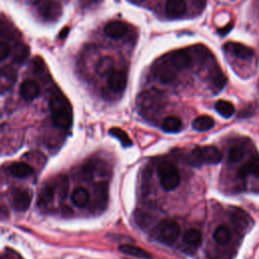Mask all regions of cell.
<instances>
[{"instance_id":"12","label":"cell","mask_w":259,"mask_h":259,"mask_svg":"<svg viewBox=\"0 0 259 259\" xmlns=\"http://www.w3.org/2000/svg\"><path fill=\"white\" fill-rule=\"evenodd\" d=\"M20 96L26 100H34L40 92L38 84L34 80H26L20 85Z\"/></svg>"},{"instance_id":"10","label":"cell","mask_w":259,"mask_h":259,"mask_svg":"<svg viewBox=\"0 0 259 259\" xmlns=\"http://www.w3.org/2000/svg\"><path fill=\"white\" fill-rule=\"evenodd\" d=\"M178 70L186 69L192 64V56L186 50H178L166 56Z\"/></svg>"},{"instance_id":"1","label":"cell","mask_w":259,"mask_h":259,"mask_svg":"<svg viewBox=\"0 0 259 259\" xmlns=\"http://www.w3.org/2000/svg\"><path fill=\"white\" fill-rule=\"evenodd\" d=\"M50 110L54 124L61 128H69L73 124V110L69 100L61 94H55L50 100Z\"/></svg>"},{"instance_id":"3","label":"cell","mask_w":259,"mask_h":259,"mask_svg":"<svg viewBox=\"0 0 259 259\" xmlns=\"http://www.w3.org/2000/svg\"><path fill=\"white\" fill-rule=\"evenodd\" d=\"M160 184L165 190H174L180 184V174L178 168L168 161L160 163L157 169Z\"/></svg>"},{"instance_id":"34","label":"cell","mask_w":259,"mask_h":259,"mask_svg":"<svg viewBox=\"0 0 259 259\" xmlns=\"http://www.w3.org/2000/svg\"><path fill=\"white\" fill-rule=\"evenodd\" d=\"M244 154H245V152H244L243 148L234 146L229 150V154H228L229 161L230 162H238L244 157Z\"/></svg>"},{"instance_id":"36","label":"cell","mask_w":259,"mask_h":259,"mask_svg":"<svg viewBox=\"0 0 259 259\" xmlns=\"http://www.w3.org/2000/svg\"><path fill=\"white\" fill-rule=\"evenodd\" d=\"M102 2V0H80V6L83 8H88L96 6Z\"/></svg>"},{"instance_id":"30","label":"cell","mask_w":259,"mask_h":259,"mask_svg":"<svg viewBox=\"0 0 259 259\" xmlns=\"http://www.w3.org/2000/svg\"><path fill=\"white\" fill-rule=\"evenodd\" d=\"M56 190L59 192V196L63 200H66L68 196V190H69V182L67 176H61L59 178V180L57 182V186H56Z\"/></svg>"},{"instance_id":"32","label":"cell","mask_w":259,"mask_h":259,"mask_svg":"<svg viewBox=\"0 0 259 259\" xmlns=\"http://www.w3.org/2000/svg\"><path fill=\"white\" fill-rule=\"evenodd\" d=\"M188 163L194 167H200L204 164L200 147H196L190 152V154L188 156Z\"/></svg>"},{"instance_id":"7","label":"cell","mask_w":259,"mask_h":259,"mask_svg":"<svg viewBox=\"0 0 259 259\" xmlns=\"http://www.w3.org/2000/svg\"><path fill=\"white\" fill-rule=\"evenodd\" d=\"M108 202V184L106 182H100L94 186V202L92 204L94 212H100L106 210Z\"/></svg>"},{"instance_id":"11","label":"cell","mask_w":259,"mask_h":259,"mask_svg":"<svg viewBox=\"0 0 259 259\" xmlns=\"http://www.w3.org/2000/svg\"><path fill=\"white\" fill-rule=\"evenodd\" d=\"M225 50L239 58L242 59H248L254 56V51L253 49L240 44V42H229L224 46Z\"/></svg>"},{"instance_id":"26","label":"cell","mask_w":259,"mask_h":259,"mask_svg":"<svg viewBox=\"0 0 259 259\" xmlns=\"http://www.w3.org/2000/svg\"><path fill=\"white\" fill-rule=\"evenodd\" d=\"M214 239L220 245H226L231 240V232L227 226L221 225L216 229L214 233Z\"/></svg>"},{"instance_id":"35","label":"cell","mask_w":259,"mask_h":259,"mask_svg":"<svg viewBox=\"0 0 259 259\" xmlns=\"http://www.w3.org/2000/svg\"><path fill=\"white\" fill-rule=\"evenodd\" d=\"M10 54V48L6 42H0V60H4Z\"/></svg>"},{"instance_id":"16","label":"cell","mask_w":259,"mask_h":259,"mask_svg":"<svg viewBox=\"0 0 259 259\" xmlns=\"http://www.w3.org/2000/svg\"><path fill=\"white\" fill-rule=\"evenodd\" d=\"M120 252L128 255V256H133V257H137L140 259H152L153 256L151 253H149L148 251H146L143 248H140L138 246L135 245H131V244H124L120 245L118 247Z\"/></svg>"},{"instance_id":"13","label":"cell","mask_w":259,"mask_h":259,"mask_svg":"<svg viewBox=\"0 0 259 259\" xmlns=\"http://www.w3.org/2000/svg\"><path fill=\"white\" fill-rule=\"evenodd\" d=\"M104 32L112 38H120L126 34L128 26L120 20H112L104 26Z\"/></svg>"},{"instance_id":"8","label":"cell","mask_w":259,"mask_h":259,"mask_svg":"<svg viewBox=\"0 0 259 259\" xmlns=\"http://www.w3.org/2000/svg\"><path fill=\"white\" fill-rule=\"evenodd\" d=\"M128 76L122 70H114L108 76V85L114 92H120L126 88Z\"/></svg>"},{"instance_id":"4","label":"cell","mask_w":259,"mask_h":259,"mask_svg":"<svg viewBox=\"0 0 259 259\" xmlns=\"http://www.w3.org/2000/svg\"><path fill=\"white\" fill-rule=\"evenodd\" d=\"M34 6L38 14L47 22L58 20L63 12L62 6L55 0H36Z\"/></svg>"},{"instance_id":"21","label":"cell","mask_w":259,"mask_h":259,"mask_svg":"<svg viewBox=\"0 0 259 259\" xmlns=\"http://www.w3.org/2000/svg\"><path fill=\"white\" fill-rule=\"evenodd\" d=\"M56 192V186L53 184H47L42 188L38 198V204L40 206H48L50 202H53L54 196Z\"/></svg>"},{"instance_id":"39","label":"cell","mask_w":259,"mask_h":259,"mask_svg":"<svg viewBox=\"0 0 259 259\" xmlns=\"http://www.w3.org/2000/svg\"><path fill=\"white\" fill-rule=\"evenodd\" d=\"M68 30H69V28H64V30L61 32V34H60V36H61V38H64V36L67 34V32H68Z\"/></svg>"},{"instance_id":"17","label":"cell","mask_w":259,"mask_h":259,"mask_svg":"<svg viewBox=\"0 0 259 259\" xmlns=\"http://www.w3.org/2000/svg\"><path fill=\"white\" fill-rule=\"evenodd\" d=\"M166 12L174 18H180L186 12V4L184 0H167Z\"/></svg>"},{"instance_id":"25","label":"cell","mask_w":259,"mask_h":259,"mask_svg":"<svg viewBox=\"0 0 259 259\" xmlns=\"http://www.w3.org/2000/svg\"><path fill=\"white\" fill-rule=\"evenodd\" d=\"M214 108L222 116L229 118L235 114V106L232 102L227 100H218L214 104Z\"/></svg>"},{"instance_id":"2","label":"cell","mask_w":259,"mask_h":259,"mask_svg":"<svg viewBox=\"0 0 259 259\" xmlns=\"http://www.w3.org/2000/svg\"><path fill=\"white\" fill-rule=\"evenodd\" d=\"M164 106L163 94L156 90H150L141 92L137 98V106L141 114L152 116L160 110Z\"/></svg>"},{"instance_id":"31","label":"cell","mask_w":259,"mask_h":259,"mask_svg":"<svg viewBox=\"0 0 259 259\" xmlns=\"http://www.w3.org/2000/svg\"><path fill=\"white\" fill-rule=\"evenodd\" d=\"M114 70V60L110 57L104 58L98 65V72L102 75H106L108 73L110 74Z\"/></svg>"},{"instance_id":"27","label":"cell","mask_w":259,"mask_h":259,"mask_svg":"<svg viewBox=\"0 0 259 259\" xmlns=\"http://www.w3.org/2000/svg\"><path fill=\"white\" fill-rule=\"evenodd\" d=\"M212 73V77H210V81H212V88H214L216 92H220L226 85L227 78H226L225 74L220 69L214 70Z\"/></svg>"},{"instance_id":"29","label":"cell","mask_w":259,"mask_h":259,"mask_svg":"<svg viewBox=\"0 0 259 259\" xmlns=\"http://www.w3.org/2000/svg\"><path fill=\"white\" fill-rule=\"evenodd\" d=\"M30 56V48L26 45H20L14 52V61L16 63H24Z\"/></svg>"},{"instance_id":"20","label":"cell","mask_w":259,"mask_h":259,"mask_svg":"<svg viewBox=\"0 0 259 259\" xmlns=\"http://www.w3.org/2000/svg\"><path fill=\"white\" fill-rule=\"evenodd\" d=\"M73 204L79 208L88 206L90 202V194L84 188H77L74 190L71 196Z\"/></svg>"},{"instance_id":"33","label":"cell","mask_w":259,"mask_h":259,"mask_svg":"<svg viewBox=\"0 0 259 259\" xmlns=\"http://www.w3.org/2000/svg\"><path fill=\"white\" fill-rule=\"evenodd\" d=\"M232 219L234 221V223L240 225L241 227L246 226L248 223L246 221V219H249V217L247 216V214L245 212H243L240 208H235L234 212L232 214Z\"/></svg>"},{"instance_id":"19","label":"cell","mask_w":259,"mask_h":259,"mask_svg":"<svg viewBox=\"0 0 259 259\" xmlns=\"http://www.w3.org/2000/svg\"><path fill=\"white\" fill-rule=\"evenodd\" d=\"M249 174H255L259 176V156H254L250 161L245 163L239 170L238 176L243 178Z\"/></svg>"},{"instance_id":"18","label":"cell","mask_w":259,"mask_h":259,"mask_svg":"<svg viewBox=\"0 0 259 259\" xmlns=\"http://www.w3.org/2000/svg\"><path fill=\"white\" fill-rule=\"evenodd\" d=\"M12 176L18 178H26L34 174V168L24 162H14L10 167Z\"/></svg>"},{"instance_id":"28","label":"cell","mask_w":259,"mask_h":259,"mask_svg":"<svg viewBox=\"0 0 259 259\" xmlns=\"http://www.w3.org/2000/svg\"><path fill=\"white\" fill-rule=\"evenodd\" d=\"M110 135H112V137L118 139L124 147H131L133 145V142L131 139H130L128 134L126 132H124L120 128H110Z\"/></svg>"},{"instance_id":"9","label":"cell","mask_w":259,"mask_h":259,"mask_svg":"<svg viewBox=\"0 0 259 259\" xmlns=\"http://www.w3.org/2000/svg\"><path fill=\"white\" fill-rule=\"evenodd\" d=\"M32 192L28 190H16L12 196V206L18 212H26L32 202Z\"/></svg>"},{"instance_id":"24","label":"cell","mask_w":259,"mask_h":259,"mask_svg":"<svg viewBox=\"0 0 259 259\" xmlns=\"http://www.w3.org/2000/svg\"><path fill=\"white\" fill-rule=\"evenodd\" d=\"M202 233L194 228H190V229L186 230L184 235V241L188 245H190L192 247L200 246L202 243Z\"/></svg>"},{"instance_id":"14","label":"cell","mask_w":259,"mask_h":259,"mask_svg":"<svg viewBox=\"0 0 259 259\" xmlns=\"http://www.w3.org/2000/svg\"><path fill=\"white\" fill-rule=\"evenodd\" d=\"M202 157L204 163L206 164H218L222 160V152L214 146H204L200 147Z\"/></svg>"},{"instance_id":"15","label":"cell","mask_w":259,"mask_h":259,"mask_svg":"<svg viewBox=\"0 0 259 259\" xmlns=\"http://www.w3.org/2000/svg\"><path fill=\"white\" fill-rule=\"evenodd\" d=\"M16 80V72L14 68L6 66L0 69V90H8Z\"/></svg>"},{"instance_id":"23","label":"cell","mask_w":259,"mask_h":259,"mask_svg":"<svg viewBox=\"0 0 259 259\" xmlns=\"http://www.w3.org/2000/svg\"><path fill=\"white\" fill-rule=\"evenodd\" d=\"M214 126V120L210 116H198L192 122V128L196 130V131H198V132L208 131V130H210Z\"/></svg>"},{"instance_id":"37","label":"cell","mask_w":259,"mask_h":259,"mask_svg":"<svg viewBox=\"0 0 259 259\" xmlns=\"http://www.w3.org/2000/svg\"><path fill=\"white\" fill-rule=\"evenodd\" d=\"M192 6L198 10H204L206 6V0H190Z\"/></svg>"},{"instance_id":"5","label":"cell","mask_w":259,"mask_h":259,"mask_svg":"<svg viewBox=\"0 0 259 259\" xmlns=\"http://www.w3.org/2000/svg\"><path fill=\"white\" fill-rule=\"evenodd\" d=\"M158 239L164 244H174L180 234V225L171 219L163 220L156 229Z\"/></svg>"},{"instance_id":"22","label":"cell","mask_w":259,"mask_h":259,"mask_svg":"<svg viewBox=\"0 0 259 259\" xmlns=\"http://www.w3.org/2000/svg\"><path fill=\"white\" fill-rule=\"evenodd\" d=\"M182 128V122L178 116H167L162 122V130L166 133H178Z\"/></svg>"},{"instance_id":"6","label":"cell","mask_w":259,"mask_h":259,"mask_svg":"<svg viewBox=\"0 0 259 259\" xmlns=\"http://www.w3.org/2000/svg\"><path fill=\"white\" fill-rule=\"evenodd\" d=\"M154 76L162 83H171L174 81L178 75V69L172 65V63L165 56L160 59L153 67Z\"/></svg>"},{"instance_id":"38","label":"cell","mask_w":259,"mask_h":259,"mask_svg":"<svg viewBox=\"0 0 259 259\" xmlns=\"http://www.w3.org/2000/svg\"><path fill=\"white\" fill-rule=\"evenodd\" d=\"M232 28H233V26H232V24H229L228 26H225L224 28H220V30H219V32H220L221 34H228V32L232 30Z\"/></svg>"}]
</instances>
